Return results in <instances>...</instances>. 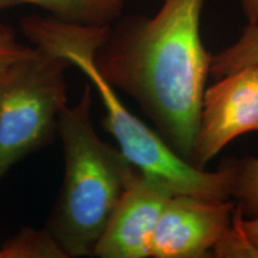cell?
<instances>
[{"label": "cell", "mask_w": 258, "mask_h": 258, "mask_svg": "<svg viewBox=\"0 0 258 258\" xmlns=\"http://www.w3.org/2000/svg\"><path fill=\"white\" fill-rule=\"evenodd\" d=\"M0 258H67L46 228L22 227L0 247Z\"/></svg>", "instance_id": "8fae6325"}, {"label": "cell", "mask_w": 258, "mask_h": 258, "mask_svg": "<svg viewBox=\"0 0 258 258\" xmlns=\"http://www.w3.org/2000/svg\"><path fill=\"white\" fill-rule=\"evenodd\" d=\"M249 23L258 22V0H238Z\"/></svg>", "instance_id": "9a60e30c"}, {"label": "cell", "mask_w": 258, "mask_h": 258, "mask_svg": "<svg viewBox=\"0 0 258 258\" xmlns=\"http://www.w3.org/2000/svg\"><path fill=\"white\" fill-rule=\"evenodd\" d=\"M21 29L34 46L63 56L88 77L104 106L105 131L116 139L118 150L135 167L163 179L175 194L231 200L232 175L227 164L209 172L179 157L159 134L125 108L114 86L97 69L95 54L108 36L110 25L85 27L53 17L29 16L22 19Z\"/></svg>", "instance_id": "7a4b0ae2"}, {"label": "cell", "mask_w": 258, "mask_h": 258, "mask_svg": "<svg viewBox=\"0 0 258 258\" xmlns=\"http://www.w3.org/2000/svg\"><path fill=\"white\" fill-rule=\"evenodd\" d=\"M203 3L163 0L154 17L109 30L95 54L102 76L133 97L190 164L211 63L200 34Z\"/></svg>", "instance_id": "6da1fadb"}, {"label": "cell", "mask_w": 258, "mask_h": 258, "mask_svg": "<svg viewBox=\"0 0 258 258\" xmlns=\"http://www.w3.org/2000/svg\"><path fill=\"white\" fill-rule=\"evenodd\" d=\"M235 202L173 194L151 240V257H207L233 221Z\"/></svg>", "instance_id": "8992f818"}, {"label": "cell", "mask_w": 258, "mask_h": 258, "mask_svg": "<svg viewBox=\"0 0 258 258\" xmlns=\"http://www.w3.org/2000/svg\"><path fill=\"white\" fill-rule=\"evenodd\" d=\"M172 189L156 176L140 171L125 190L93 254L101 258L151 257V240Z\"/></svg>", "instance_id": "52a82bcc"}, {"label": "cell", "mask_w": 258, "mask_h": 258, "mask_svg": "<svg viewBox=\"0 0 258 258\" xmlns=\"http://www.w3.org/2000/svg\"><path fill=\"white\" fill-rule=\"evenodd\" d=\"M258 132V64L221 77L205 90L191 164L203 169L231 141Z\"/></svg>", "instance_id": "5b68a950"}, {"label": "cell", "mask_w": 258, "mask_h": 258, "mask_svg": "<svg viewBox=\"0 0 258 258\" xmlns=\"http://www.w3.org/2000/svg\"><path fill=\"white\" fill-rule=\"evenodd\" d=\"M124 0H0V11L32 5L49 12L64 23L85 27H106L118 17Z\"/></svg>", "instance_id": "ba28073f"}, {"label": "cell", "mask_w": 258, "mask_h": 258, "mask_svg": "<svg viewBox=\"0 0 258 258\" xmlns=\"http://www.w3.org/2000/svg\"><path fill=\"white\" fill-rule=\"evenodd\" d=\"M243 214L235 205L233 221L228 230L222 234L220 240L213 247V252L217 257H243L258 258V250L251 243L243 227H241Z\"/></svg>", "instance_id": "7c38bea8"}, {"label": "cell", "mask_w": 258, "mask_h": 258, "mask_svg": "<svg viewBox=\"0 0 258 258\" xmlns=\"http://www.w3.org/2000/svg\"><path fill=\"white\" fill-rule=\"evenodd\" d=\"M30 46H24L17 40L15 29L5 23H0V73L9 64L27 53Z\"/></svg>", "instance_id": "4fadbf2b"}, {"label": "cell", "mask_w": 258, "mask_h": 258, "mask_svg": "<svg viewBox=\"0 0 258 258\" xmlns=\"http://www.w3.org/2000/svg\"><path fill=\"white\" fill-rule=\"evenodd\" d=\"M71 66L63 56L32 44L0 73V182L16 164L54 140L67 105Z\"/></svg>", "instance_id": "277c9868"}, {"label": "cell", "mask_w": 258, "mask_h": 258, "mask_svg": "<svg viewBox=\"0 0 258 258\" xmlns=\"http://www.w3.org/2000/svg\"><path fill=\"white\" fill-rule=\"evenodd\" d=\"M241 227L258 250V218H241Z\"/></svg>", "instance_id": "5bb4252c"}, {"label": "cell", "mask_w": 258, "mask_h": 258, "mask_svg": "<svg viewBox=\"0 0 258 258\" xmlns=\"http://www.w3.org/2000/svg\"><path fill=\"white\" fill-rule=\"evenodd\" d=\"M232 173L231 195L244 218H258V158L228 159Z\"/></svg>", "instance_id": "30bf717a"}, {"label": "cell", "mask_w": 258, "mask_h": 258, "mask_svg": "<svg viewBox=\"0 0 258 258\" xmlns=\"http://www.w3.org/2000/svg\"><path fill=\"white\" fill-rule=\"evenodd\" d=\"M253 64H258V22L247 24L232 46L211 55L209 73L219 79Z\"/></svg>", "instance_id": "9c48e42d"}, {"label": "cell", "mask_w": 258, "mask_h": 258, "mask_svg": "<svg viewBox=\"0 0 258 258\" xmlns=\"http://www.w3.org/2000/svg\"><path fill=\"white\" fill-rule=\"evenodd\" d=\"M91 105L88 83L78 103L64 105L57 121L64 175L46 230L67 257L93 254L118 201L140 173L118 148L99 139Z\"/></svg>", "instance_id": "3957f363"}]
</instances>
